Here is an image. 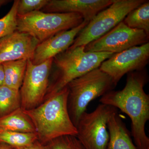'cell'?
I'll return each mask as SVG.
<instances>
[{"label": "cell", "mask_w": 149, "mask_h": 149, "mask_svg": "<svg viewBox=\"0 0 149 149\" xmlns=\"http://www.w3.org/2000/svg\"><path fill=\"white\" fill-rule=\"evenodd\" d=\"M148 79L144 69L129 72L122 90L109 91L100 100L101 103L118 109L129 116L131 135L138 149H149V138L145 130L149 120V95L144 89Z\"/></svg>", "instance_id": "6da1fadb"}, {"label": "cell", "mask_w": 149, "mask_h": 149, "mask_svg": "<svg viewBox=\"0 0 149 149\" xmlns=\"http://www.w3.org/2000/svg\"><path fill=\"white\" fill-rule=\"evenodd\" d=\"M67 86L47 99L37 107L24 110L35 126L38 141L44 144L61 136L76 137V126L68 109Z\"/></svg>", "instance_id": "7a4b0ae2"}, {"label": "cell", "mask_w": 149, "mask_h": 149, "mask_svg": "<svg viewBox=\"0 0 149 149\" xmlns=\"http://www.w3.org/2000/svg\"><path fill=\"white\" fill-rule=\"evenodd\" d=\"M85 46L68 49L53 58L51 72L52 79L49 83L45 100L61 91L72 80L98 68L113 53L85 51Z\"/></svg>", "instance_id": "3957f363"}, {"label": "cell", "mask_w": 149, "mask_h": 149, "mask_svg": "<svg viewBox=\"0 0 149 149\" xmlns=\"http://www.w3.org/2000/svg\"><path fill=\"white\" fill-rule=\"evenodd\" d=\"M68 109L76 126L81 115L93 100L113 91L116 85L108 74L99 68L77 77L68 85Z\"/></svg>", "instance_id": "277c9868"}, {"label": "cell", "mask_w": 149, "mask_h": 149, "mask_svg": "<svg viewBox=\"0 0 149 149\" xmlns=\"http://www.w3.org/2000/svg\"><path fill=\"white\" fill-rule=\"evenodd\" d=\"M84 19L75 13H50L42 11L17 15V31L28 33L40 42L59 32L66 31L81 24Z\"/></svg>", "instance_id": "5b68a950"}, {"label": "cell", "mask_w": 149, "mask_h": 149, "mask_svg": "<svg viewBox=\"0 0 149 149\" xmlns=\"http://www.w3.org/2000/svg\"><path fill=\"white\" fill-rule=\"evenodd\" d=\"M146 1L115 0L109 6L99 12L88 22L78 33L73 44L69 48L85 46L98 39L123 21L130 11Z\"/></svg>", "instance_id": "8992f818"}, {"label": "cell", "mask_w": 149, "mask_h": 149, "mask_svg": "<svg viewBox=\"0 0 149 149\" xmlns=\"http://www.w3.org/2000/svg\"><path fill=\"white\" fill-rule=\"evenodd\" d=\"M118 109L101 103L95 110L80 116L77 125L76 138L85 149H106L109 133L107 123Z\"/></svg>", "instance_id": "52a82bcc"}, {"label": "cell", "mask_w": 149, "mask_h": 149, "mask_svg": "<svg viewBox=\"0 0 149 149\" xmlns=\"http://www.w3.org/2000/svg\"><path fill=\"white\" fill-rule=\"evenodd\" d=\"M53 58L34 65L27 60V68L20 93L21 108L29 110L37 107L45 100L49 81Z\"/></svg>", "instance_id": "ba28073f"}, {"label": "cell", "mask_w": 149, "mask_h": 149, "mask_svg": "<svg viewBox=\"0 0 149 149\" xmlns=\"http://www.w3.org/2000/svg\"><path fill=\"white\" fill-rule=\"evenodd\" d=\"M149 35L146 32L130 28L122 21L106 34L86 45L85 51L118 53L149 42Z\"/></svg>", "instance_id": "9c48e42d"}, {"label": "cell", "mask_w": 149, "mask_h": 149, "mask_svg": "<svg viewBox=\"0 0 149 149\" xmlns=\"http://www.w3.org/2000/svg\"><path fill=\"white\" fill-rule=\"evenodd\" d=\"M149 59V42L118 53L103 62L99 68L111 77L116 86L125 74L143 70Z\"/></svg>", "instance_id": "30bf717a"}, {"label": "cell", "mask_w": 149, "mask_h": 149, "mask_svg": "<svg viewBox=\"0 0 149 149\" xmlns=\"http://www.w3.org/2000/svg\"><path fill=\"white\" fill-rule=\"evenodd\" d=\"M40 42L28 33L16 31L0 39V64L31 60Z\"/></svg>", "instance_id": "8fae6325"}, {"label": "cell", "mask_w": 149, "mask_h": 149, "mask_svg": "<svg viewBox=\"0 0 149 149\" xmlns=\"http://www.w3.org/2000/svg\"><path fill=\"white\" fill-rule=\"evenodd\" d=\"M88 22L84 20L77 27L59 32L40 42L36 47L33 58L31 60L32 63L34 65L41 64L66 51L72 45L78 33Z\"/></svg>", "instance_id": "7c38bea8"}, {"label": "cell", "mask_w": 149, "mask_h": 149, "mask_svg": "<svg viewBox=\"0 0 149 149\" xmlns=\"http://www.w3.org/2000/svg\"><path fill=\"white\" fill-rule=\"evenodd\" d=\"M115 0H49L42 11L50 13H75L84 20L91 21L98 13L109 6Z\"/></svg>", "instance_id": "4fadbf2b"}, {"label": "cell", "mask_w": 149, "mask_h": 149, "mask_svg": "<svg viewBox=\"0 0 149 149\" xmlns=\"http://www.w3.org/2000/svg\"><path fill=\"white\" fill-rule=\"evenodd\" d=\"M109 140L106 149H138L130 132L118 112L110 118L107 123Z\"/></svg>", "instance_id": "5bb4252c"}, {"label": "cell", "mask_w": 149, "mask_h": 149, "mask_svg": "<svg viewBox=\"0 0 149 149\" xmlns=\"http://www.w3.org/2000/svg\"><path fill=\"white\" fill-rule=\"evenodd\" d=\"M0 130L36 133L32 120L21 108L0 118Z\"/></svg>", "instance_id": "9a60e30c"}, {"label": "cell", "mask_w": 149, "mask_h": 149, "mask_svg": "<svg viewBox=\"0 0 149 149\" xmlns=\"http://www.w3.org/2000/svg\"><path fill=\"white\" fill-rule=\"evenodd\" d=\"M27 62V60L23 59L2 63L4 72V85L19 91L24 80Z\"/></svg>", "instance_id": "2e32d148"}, {"label": "cell", "mask_w": 149, "mask_h": 149, "mask_svg": "<svg viewBox=\"0 0 149 149\" xmlns=\"http://www.w3.org/2000/svg\"><path fill=\"white\" fill-rule=\"evenodd\" d=\"M123 22L130 28L143 30L149 35V1L130 11Z\"/></svg>", "instance_id": "e0dca14e"}, {"label": "cell", "mask_w": 149, "mask_h": 149, "mask_svg": "<svg viewBox=\"0 0 149 149\" xmlns=\"http://www.w3.org/2000/svg\"><path fill=\"white\" fill-rule=\"evenodd\" d=\"M21 108L19 90L5 85H0V118L3 117Z\"/></svg>", "instance_id": "ac0fdd59"}, {"label": "cell", "mask_w": 149, "mask_h": 149, "mask_svg": "<svg viewBox=\"0 0 149 149\" xmlns=\"http://www.w3.org/2000/svg\"><path fill=\"white\" fill-rule=\"evenodd\" d=\"M36 133H22L0 130V143L13 148H22L31 146L38 141Z\"/></svg>", "instance_id": "d6986e66"}, {"label": "cell", "mask_w": 149, "mask_h": 149, "mask_svg": "<svg viewBox=\"0 0 149 149\" xmlns=\"http://www.w3.org/2000/svg\"><path fill=\"white\" fill-rule=\"evenodd\" d=\"M18 0L14 1L8 13L0 19V39L16 31Z\"/></svg>", "instance_id": "ffe728a7"}, {"label": "cell", "mask_w": 149, "mask_h": 149, "mask_svg": "<svg viewBox=\"0 0 149 149\" xmlns=\"http://www.w3.org/2000/svg\"><path fill=\"white\" fill-rule=\"evenodd\" d=\"M51 149H83V147L75 136H61L47 144Z\"/></svg>", "instance_id": "44dd1931"}, {"label": "cell", "mask_w": 149, "mask_h": 149, "mask_svg": "<svg viewBox=\"0 0 149 149\" xmlns=\"http://www.w3.org/2000/svg\"><path fill=\"white\" fill-rule=\"evenodd\" d=\"M49 0H18L17 15H25L32 12L42 9Z\"/></svg>", "instance_id": "7402d4cb"}, {"label": "cell", "mask_w": 149, "mask_h": 149, "mask_svg": "<svg viewBox=\"0 0 149 149\" xmlns=\"http://www.w3.org/2000/svg\"><path fill=\"white\" fill-rule=\"evenodd\" d=\"M11 149H51L48 144H44L39 141H36L34 143L29 146L22 148H13Z\"/></svg>", "instance_id": "603a6c76"}, {"label": "cell", "mask_w": 149, "mask_h": 149, "mask_svg": "<svg viewBox=\"0 0 149 149\" xmlns=\"http://www.w3.org/2000/svg\"><path fill=\"white\" fill-rule=\"evenodd\" d=\"M4 72L2 64H0V85H4Z\"/></svg>", "instance_id": "cb8c5ba5"}, {"label": "cell", "mask_w": 149, "mask_h": 149, "mask_svg": "<svg viewBox=\"0 0 149 149\" xmlns=\"http://www.w3.org/2000/svg\"><path fill=\"white\" fill-rule=\"evenodd\" d=\"M0 149H11V147L7 144L0 143Z\"/></svg>", "instance_id": "d4e9b609"}, {"label": "cell", "mask_w": 149, "mask_h": 149, "mask_svg": "<svg viewBox=\"0 0 149 149\" xmlns=\"http://www.w3.org/2000/svg\"><path fill=\"white\" fill-rule=\"evenodd\" d=\"M10 2V1H8V0H0V8L2 6Z\"/></svg>", "instance_id": "484cf974"}, {"label": "cell", "mask_w": 149, "mask_h": 149, "mask_svg": "<svg viewBox=\"0 0 149 149\" xmlns=\"http://www.w3.org/2000/svg\"><path fill=\"white\" fill-rule=\"evenodd\" d=\"M83 149H85V148H83Z\"/></svg>", "instance_id": "4316f807"}]
</instances>
